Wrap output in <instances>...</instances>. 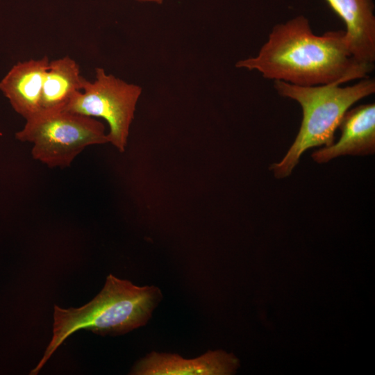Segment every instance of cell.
Returning <instances> with one entry per match:
<instances>
[{
  "label": "cell",
  "mask_w": 375,
  "mask_h": 375,
  "mask_svg": "<svg viewBox=\"0 0 375 375\" xmlns=\"http://www.w3.org/2000/svg\"><path fill=\"white\" fill-rule=\"evenodd\" d=\"M79 65L69 56L49 61L42 91L41 110L64 109L85 81Z\"/></svg>",
  "instance_id": "10"
},
{
  "label": "cell",
  "mask_w": 375,
  "mask_h": 375,
  "mask_svg": "<svg viewBox=\"0 0 375 375\" xmlns=\"http://www.w3.org/2000/svg\"><path fill=\"white\" fill-rule=\"evenodd\" d=\"M342 20L350 50L358 62L374 66L375 15L373 0H325Z\"/></svg>",
  "instance_id": "9"
},
{
  "label": "cell",
  "mask_w": 375,
  "mask_h": 375,
  "mask_svg": "<svg viewBox=\"0 0 375 375\" xmlns=\"http://www.w3.org/2000/svg\"><path fill=\"white\" fill-rule=\"evenodd\" d=\"M15 137L31 143L33 158L51 168L69 167L86 147L108 142L101 122L64 109L41 110Z\"/></svg>",
  "instance_id": "4"
},
{
  "label": "cell",
  "mask_w": 375,
  "mask_h": 375,
  "mask_svg": "<svg viewBox=\"0 0 375 375\" xmlns=\"http://www.w3.org/2000/svg\"><path fill=\"white\" fill-rule=\"evenodd\" d=\"M138 2L141 3H156V4H162L164 1V0H135Z\"/></svg>",
  "instance_id": "11"
},
{
  "label": "cell",
  "mask_w": 375,
  "mask_h": 375,
  "mask_svg": "<svg viewBox=\"0 0 375 375\" xmlns=\"http://www.w3.org/2000/svg\"><path fill=\"white\" fill-rule=\"evenodd\" d=\"M161 298L156 286L139 287L110 274L101 291L87 304L67 309L55 305L52 338L30 374H37L60 344L78 330L116 335L145 325Z\"/></svg>",
  "instance_id": "2"
},
{
  "label": "cell",
  "mask_w": 375,
  "mask_h": 375,
  "mask_svg": "<svg viewBox=\"0 0 375 375\" xmlns=\"http://www.w3.org/2000/svg\"><path fill=\"white\" fill-rule=\"evenodd\" d=\"M338 128L340 140L314 151L312 158L318 163L347 155L364 156L375 151V104L360 105L348 110Z\"/></svg>",
  "instance_id": "7"
},
{
  "label": "cell",
  "mask_w": 375,
  "mask_h": 375,
  "mask_svg": "<svg viewBox=\"0 0 375 375\" xmlns=\"http://www.w3.org/2000/svg\"><path fill=\"white\" fill-rule=\"evenodd\" d=\"M235 67L300 86L342 85L368 77L374 67L353 57L344 30L315 35L303 15L276 24L257 55Z\"/></svg>",
  "instance_id": "1"
},
{
  "label": "cell",
  "mask_w": 375,
  "mask_h": 375,
  "mask_svg": "<svg viewBox=\"0 0 375 375\" xmlns=\"http://www.w3.org/2000/svg\"><path fill=\"white\" fill-rule=\"evenodd\" d=\"M142 91L140 85L97 67L94 79L85 80L81 91L74 96L64 110L104 119L109 127L108 142L124 152Z\"/></svg>",
  "instance_id": "5"
},
{
  "label": "cell",
  "mask_w": 375,
  "mask_h": 375,
  "mask_svg": "<svg viewBox=\"0 0 375 375\" xmlns=\"http://www.w3.org/2000/svg\"><path fill=\"white\" fill-rule=\"evenodd\" d=\"M49 61L45 56L19 62L0 81V90L25 119L41 110L43 82Z\"/></svg>",
  "instance_id": "8"
},
{
  "label": "cell",
  "mask_w": 375,
  "mask_h": 375,
  "mask_svg": "<svg viewBox=\"0 0 375 375\" xmlns=\"http://www.w3.org/2000/svg\"><path fill=\"white\" fill-rule=\"evenodd\" d=\"M238 365L232 354L208 351L193 358L152 351L138 360L131 371L135 375H219L232 374Z\"/></svg>",
  "instance_id": "6"
},
{
  "label": "cell",
  "mask_w": 375,
  "mask_h": 375,
  "mask_svg": "<svg viewBox=\"0 0 375 375\" xmlns=\"http://www.w3.org/2000/svg\"><path fill=\"white\" fill-rule=\"evenodd\" d=\"M274 88L281 97L299 103L303 119L299 133L285 156L269 169L277 178L290 176L301 155L308 149L334 143L335 132L345 112L357 101L375 92V81L369 77L342 87L338 83L300 86L274 81Z\"/></svg>",
  "instance_id": "3"
}]
</instances>
